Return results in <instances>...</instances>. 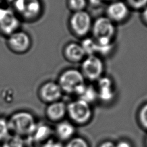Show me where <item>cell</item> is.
<instances>
[{"label": "cell", "mask_w": 147, "mask_h": 147, "mask_svg": "<svg viewBox=\"0 0 147 147\" xmlns=\"http://www.w3.org/2000/svg\"><path fill=\"white\" fill-rule=\"evenodd\" d=\"M7 118L10 134L26 139L32 134L38 123L35 115L26 110H17Z\"/></svg>", "instance_id": "cell-1"}, {"label": "cell", "mask_w": 147, "mask_h": 147, "mask_svg": "<svg viewBox=\"0 0 147 147\" xmlns=\"http://www.w3.org/2000/svg\"><path fill=\"white\" fill-rule=\"evenodd\" d=\"M63 93L74 94L78 97L84 89L86 79L80 70L67 68L59 75L57 82Z\"/></svg>", "instance_id": "cell-2"}, {"label": "cell", "mask_w": 147, "mask_h": 147, "mask_svg": "<svg viewBox=\"0 0 147 147\" xmlns=\"http://www.w3.org/2000/svg\"><path fill=\"white\" fill-rule=\"evenodd\" d=\"M91 33L98 45L113 44L116 34L115 23L106 16L99 17L93 21Z\"/></svg>", "instance_id": "cell-3"}, {"label": "cell", "mask_w": 147, "mask_h": 147, "mask_svg": "<svg viewBox=\"0 0 147 147\" xmlns=\"http://www.w3.org/2000/svg\"><path fill=\"white\" fill-rule=\"evenodd\" d=\"M92 115L90 104L77 98L67 103V117L76 125H83L87 123Z\"/></svg>", "instance_id": "cell-4"}, {"label": "cell", "mask_w": 147, "mask_h": 147, "mask_svg": "<svg viewBox=\"0 0 147 147\" xmlns=\"http://www.w3.org/2000/svg\"><path fill=\"white\" fill-rule=\"evenodd\" d=\"M13 8L20 18L28 21L37 20L42 12L40 0H14Z\"/></svg>", "instance_id": "cell-5"}, {"label": "cell", "mask_w": 147, "mask_h": 147, "mask_svg": "<svg viewBox=\"0 0 147 147\" xmlns=\"http://www.w3.org/2000/svg\"><path fill=\"white\" fill-rule=\"evenodd\" d=\"M80 71L86 80L96 82L103 76L105 64L103 59L97 55L87 56L81 62Z\"/></svg>", "instance_id": "cell-6"}, {"label": "cell", "mask_w": 147, "mask_h": 147, "mask_svg": "<svg viewBox=\"0 0 147 147\" xmlns=\"http://www.w3.org/2000/svg\"><path fill=\"white\" fill-rule=\"evenodd\" d=\"M93 21L89 13L86 10L74 12L69 19V27L76 37L84 38L91 32Z\"/></svg>", "instance_id": "cell-7"}, {"label": "cell", "mask_w": 147, "mask_h": 147, "mask_svg": "<svg viewBox=\"0 0 147 147\" xmlns=\"http://www.w3.org/2000/svg\"><path fill=\"white\" fill-rule=\"evenodd\" d=\"M6 43L9 49L13 53L23 54L31 48L32 39L27 32L19 29L7 36Z\"/></svg>", "instance_id": "cell-8"}, {"label": "cell", "mask_w": 147, "mask_h": 147, "mask_svg": "<svg viewBox=\"0 0 147 147\" xmlns=\"http://www.w3.org/2000/svg\"><path fill=\"white\" fill-rule=\"evenodd\" d=\"M20 18L10 8L0 7V33L9 36L19 30Z\"/></svg>", "instance_id": "cell-9"}, {"label": "cell", "mask_w": 147, "mask_h": 147, "mask_svg": "<svg viewBox=\"0 0 147 147\" xmlns=\"http://www.w3.org/2000/svg\"><path fill=\"white\" fill-rule=\"evenodd\" d=\"M37 94L39 99L48 105L61 100L63 92L57 82L49 80L40 86Z\"/></svg>", "instance_id": "cell-10"}, {"label": "cell", "mask_w": 147, "mask_h": 147, "mask_svg": "<svg viewBox=\"0 0 147 147\" xmlns=\"http://www.w3.org/2000/svg\"><path fill=\"white\" fill-rule=\"evenodd\" d=\"M130 10L125 2L117 0L110 2L106 9V16L115 24L120 23L128 18Z\"/></svg>", "instance_id": "cell-11"}, {"label": "cell", "mask_w": 147, "mask_h": 147, "mask_svg": "<svg viewBox=\"0 0 147 147\" xmlns=\"http://www.w3.org/2000/svg\"><path fill=\"white\" fill-rule=\"evenodd\" d=\"M53 128L49 124L38 122L32 134L26 140L34 147H40L52 138Z\"/></svg>", "instance_id": "cell-12"}, {"label": "cell", "mask_w": 147, "mask_h": 147, "mask_svg": "<svg viewBox=\"0 0 147 147\" xmlns=\"http://www.w3.org/2000/svg\"><path fill=\"white\" fill-rule=\"evenodd\" d=\"M45 117L50 122L56 124L67 117V103L60 100L47 105Z\"/></svg>", "instance_id": "cell-13"}, {"label": "cell", "mask_w": 147, "mask_h": 147, "mask_svg": "<svg viewBox=\"0 0 147 147\" xmlns=\"http://www.w3.org/2000/svg\"><path fill=\"white\" fill-rule=\"evenodd\" d=\"M75 126L68 119H64L55 124L53 128V134L56 137L57 140L65 143L76 136Z\"/></svg>", "instance_id": "cell-14"}, {"label": "cell", "mask_w": 147, "mask_h": 147, "mask_svg": "<svg viewBox=\"0 0 147 147\" xmlns=\"http://www.w3.org/2000/svg\"><path fill=\"white\" fill-rule=\"evenodd\" d=\"M96 87L98 97L104 102H109L114 97V87L112 79L106 76H102L97 81Z\"/></svg>", "instance_id": "cell-15"}, {"label": "cell", "mask_w": 147, "mask_h": 147, "mask_svg": "<svg viewBox=\"0 0 147 147\" xmlns=\"http://www.w3.org/2000/svg\"><path fill=\"white\" fill-rule=\"evenodd\" d=\"M63 55L66 60L74 63L82 62L86 56L80 44L75 42H70L65 45Z\"/></svg>", "instance_id": "cell-16"}, {"label": "cell", "mask_w": 147, "mask_h": 147, "mask_svg": "<svg viewBox=\"0 0 147 147\" xmlns=\"http://www.w3.org/2000/svg\"><path fill=\"white\" fill-rule=\"evenodd\" d=\"M1 145V147H27L28 141L25 138L10 134Z\"/></svg>", "instance_id": "cell-17"}, {"label": "cell", "mask_w": 147, "mask_h": 147, "mask_svg": "<svg viewBox=\"0 0 147 147\" xmlns=\"http://www.w3.org/2000/svg\"><path fill=\"white\" fill-rule=\"evenodd\" d=\"M86 56L93 55H97L98 44L93 37H86L83 38L80 43Z\"/></svg>", "instance_id": "cell-18"}, {"label": "cell", "mask_w": 147, "mask_h": 147, "mask_svg": "<svg viewBox=\"0 0 147 147\" xmlns=\"http://www.w3.org/2000/svg\"><path fill=\"white\" fill-rule=\"evenodd\" d=\"M98 98L96 88L92 84H86L81 94L78 97V98L82 99L90 104Z\"/></svg>", "instance_id": "cell-19"}, {"label": "cell", "mask_w": 147, "mask_h": 147, "mask_svg": "<svg viewBox=\"0 0 147 147\" xmlns=\"http://www.w3.org/2000/svg\"><path fill=\"white\" fill-rule=\"evenodd\" d=\"M64 147H90V146L84 138L79 136H75L64 143Z\"/></svg>", "instance_id": "cell-20"}, {"label": "cell", "mask_w": 147, "mask_h": 147, "mask_svg": "<svg viewBox=\"0 0 147 147\" xmlns=\"http://www.w3.org/2000/svg\"><path fill=\"white\" fill-rule=\"evenodd\" d=\"M67 6L74 12L85 10L87 6V0H67Z\"/></svg>", "instance_id": "cell-21"}, {"label": "cell", "mask_w": 147, "mask_h": 147, "mask_svg": "<svg viewBox=\"0 0 147 147\" xmlns=\"http://www.w3.org/2000/svg\"><path fill=\"white\" fill-rule=\"evenodd\" d=\"M10 134L7 118L0 117V144Z\"/></svg>", "instance_id": "cell-22"}, {"label": "cell", "mask_w": 147, "mask_h": 147, "mask_svg": "<svg viewBox=\"0 0 147 147\" xmlns=\"http://www.w3.org/2000/svg\"><path fill=\"white\" fill-rule=\"evenodd\" d=\"M126 3L130 9L136 10H142L147 6V0H126Z\"/></svg>", "instance_id": "cell-23"}, {"label": "cell", "mask_w": 147, "mask_h": 147, "mask_svg": "<svg viewBox=\"0 0 147 147\" xmlns=\"http://www.w3.org/2000/svg\"><path fill=\"white\" fill-rule=\"evenodd\" d=\"M139 119L142 126L147 129V103L141 107L139 112Z\"/></svg>", "instance_id": "cell-24"}, {"label": "cell", "mask_w": 147, "mask_h": 147, "mask_svg": "<svg viewBox=\"0 0 147 147\" xmlns=\"http://www.w3.org/2000/svg\"><path fill=\"white\" fill-rule=\"evenodd\" d=\"M40 147H64V144L57 140L52 138Z\"/></svg>", "instance_id": "cell-25"}, {"label": "cell", "mask_w": 147, "mask_h": 147, "mask_svg": "<svg viewBox=\"0 0 147 147\" xmlns=\"http://www.w3.org/2000/svg\"><path fill=\"white\" fill-rule=\"evenodd\" d=\"M103 0H87V3L94 7H97L101 5Z\"/></svg>", "instance_id": "cell-26"}, {"label": "cell", "mask_w": 147, "mask_h": 147, "mask_svg": "<svg viewBox=\"0 0 147 147\" xmlns=\"http://www.w3.org/2000/svg\"><path fill=\"white\" fill-rule=\"evenodd\" d=\"M115 147H132L131 144L126 140H121L115 144Z\"/></svg>", "instance_id": "cell-27"}, {"label": "cell", "mask_w": 147, "mask_h": 147, "mask_svg": "<svg viewBox=\"0 0 147 147\" xmlns=\"http://www.w3.org/2000/svg\"><path fill=\"white\" fill-rule=\"evenodd\" d=\"M99 147H115V144L110 141H106L102 142Z\"/></svg>", "instance_id": "cell-28"}, {"label": "cell", "mask_w": 147, "mask_h": 147, "mask_svg": "<svg viewBox=\"0 0 147 147\" xmlns=\"http://www.w3.org/2000/svg\"><path fill=\"white\" fill-rule=\"evenodd\" d=\"M141 18L142 21L147 25V6L142 10Z\"/></svg>", "instance_id": "cell-29"}, {"label": "cell", "mask_w": 147, "mask_h": 147, "mask_svg": "<svg viewBox=\"0 0 147 147\" xmlns=\"http://www.w3.org/2000/svg\"><path fill=\"white\" fill-rule=\"evenodd\" d=\"M117 1V0H103V1H108V2H113V1Z\"/></svg>", "instance_id": "cell-30"}, {"label": "cell", "mask_w": 147, "mask_h": 147, "mask_svg": "<svg viewBox=\"0 0 147 147\" xmlns=\"http://www.w3.org/2000/svg\"><path fill=\"white\" fill-rule=\"evenodd\" d=\"M146 142H147V139H146Z\"/></svg>", "instance_id": "cell-31"}]
</instances>
